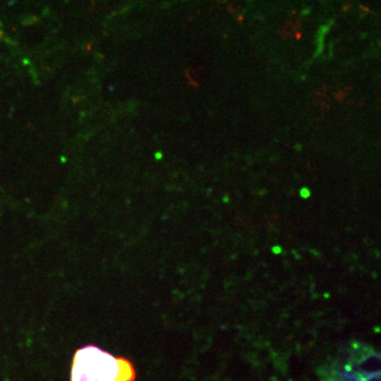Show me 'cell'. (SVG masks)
Masks as SVG:
<instances>
[{"label": "cell", "mask_w": 381, "mask_h": 381, "mask_svg": "<svg viewBox=\"0 0 381 381\" xmlns=\"http://www.w3.org/2000/svg\"><path fill=\"white\" fill-rule=\"evenodd\" d=\"M328 28H329V27L328 26H324V27H322L321 28V29L320 31V38L318 40V43L320 44V47L317 49V53H320V51H321V50H322V47H323V38H324V35L327 34V32L328 31Z\"/></svg>", "instance_id": "obj_2"}, {"label": "cell", "mask_w": 381, "mask_h": 381, "mask_svg": "<svg viewBox=\"0 0 381 381\" xmlns=\"http://www.w3.org/2000/svg\"><path fill=\"white\" fill-rule=\"evenodd\" d=\"M135 371L127 359L117 357L94 345L76 351L71 381H133Z\"/></svg>", "instance_id": "obj_1"}]
</instances>
